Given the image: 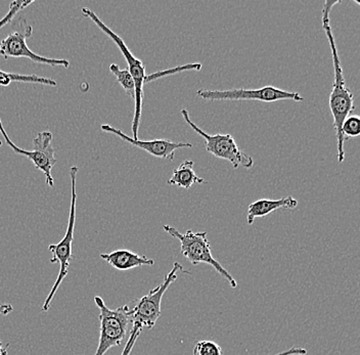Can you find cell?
I'll return each instance as SVG.
<instances>
[{
	"mask_svg": "<svg viewBox=\"0 0 360 355\" xmlns=\"http://www.w3.org/2000/svg\"><path fill=\"white\" fill-rule=\"evenodd\" d=\"M181 115L188 127L205 139V148L213 156L229 161L235 169H238L240 166L246 169H251L253 167V159L238 148L233 136L221 134L211 136L191 121L190 114L186 110H181Z\"/></svg>",
	"mask_w": 360,
	"mask_h": 355,
	"instance_id": "cell-8",
	"label": "cell"
},
{
	"mask_svg": "<svg viewBox=\"0 0 360 355\" xmlns=\"http://www.w3.org/2000/svg\"><path fill=\"white\" fill-rule=\"evenodd\" d=\"M13 82L34 83V84L46 85V86H56V80L51 78L39 77L37 75H22V74L8 73L0 70V85L8 86Z\"/></svg>",
	"mask_w": 360,
	"mask_h": 355,
	"instance_id": "cell-15",
	"label": "cell"
},
{
	"mask_svg": "<svg viewBox=\"0 0 360 355\" xmlns=\"http://www.w3.org/2000/svg\"><path fill=\"white\" fill-rule=\"evenodd\" d=\"M143 330L139 329V327L132 325L131 331H130L129 338H128L127 343H126L125 347H124L122 354L121 355H130L132 349H134L135 343H136L137 339H139V335L141 334Z\"/></svg>",
	"mask_w": 360,
	"mask_h": 355,
	"instance_id": "cell-21",
	"label": "cell"
},
{
	"mask_svg": "<svg viewBox=\"0 0 360 355\" xmlns=\"http://www.w3.org/2000/svg\"><path fill=\"white\" fill-rule=\"evenodd\" d=\"M33 28L24 18H19L11 23V32L0 41V56L8 60L10 58H26L35 64L46 66H60L69 68L70 62L62 58L42 57L33 53L27 39L32 36Z\"/></svg>",
	"mask_w": 360,
	"mask_h": 355,
	"instance_id": "cell-6",
	"label": "cell"
},
{
	"mask_svg": "<svg viewBox=\"0 0 360 355\" xmlns=\"http://www.w3.org/2000/svg\"><path fill=\"white\" fill-rule=\"evenodd\" d=\"M341 4V0L337 1H325L323 8V17H321V23L325 30L326 38L330 44V51H332L333 64H334V85L333 91L330 94V112H332L333 119H334V128L336 131L338 162L340 164L345 160V150H344V136L342 131L344 121L351 116L354 112V96L350 89L346 86L345 77H344L343 69L341 66L339 53H338L337 44L335 41L334 34H333L332 27H330V12L337 4Z\"/></svg>",
	"mask_w": 360,
	"mask_h": 355,
	"instance_id": "cell-1",
	"label": "cell"
},
{
	"mask_svg": "<svg viewBox=\"0 0 360 355\" xmlns=\"http://www.w3.org/2000/svg\"><path fill=\"white\" fill-rule=\"evenodd\" d=\"M0 134L8 143V147L15 154L26 157L27 159L32 162L35 168L44 173L47 186L51 188L55 186L51 172L56 164V159L55 148L53 146V136L51 131H41L35 136V138L33 139V150H24L15 146L8 134H6V129L2 125L1 119H0Z\"/></svg>",
	"mask_w": 360,
	"mask_h": 355,
	"instance_id": "cell-9",
	"label": "cell"
},
{
	"mask_svg": "<svg viewBox=\"0 0 360 355\" xmlns=\"http://www.w3.org/2000/svg\"><path fill=\"white\" fill-rule=\"evenodd\" d=\"M79 168L77 166H72L70 169V179H71V205H70L69 220H68V226L66 233L64 238L60 240L58 244H51L49 246V250L53 254L51 264H60V271H58V278L55 285L51 288L49 296L45 299L42 311H49L51 309V302L55 297L58 288L60 287L63 280L66 278L69 273V267L73 259V241L74 233H75L76 224V205H77V176Z\"/></svg>",
	"mask_w": 360,
	"mask_h": 355,
	"instance_id": "cell-2",
	"label": "cell"
},
{
	"mask_svg": "<svg viewBox=\"0 0 360 355\" xmlns=\"http://www.w3.org/2000/svg\"><path fill=\"white\" fill-rule=\"evenodd\" d=\"M197 96L206 101H257L262 103H274L280 101L303 102L304 98L298 92H290L274 86H264L257 89H233L227 91H210L201 89Z\"/></svg>",
	"mask_w": 360,
	"mask_h": 355,
	"instance_id": "cell-10",
	"label": "cell"
},
{
	"mask_svg": "<svg viewBox=\"0 0 360 355\" xmlns=\"http://www.w3.org/2000/svg\"><path fill=\"white\" fill-rule=\"evenodd\" d=\"M81 13L84 17L91 20L96 27L101 29L105 35L109 36L112 41L116 44L118 49L125 58L128 65V71L134 79L135 86V98H134V116L132 120V138L139 139V124H141V110H143V85H145L146 79V67L141 60L134 57V53L130 51L126 46L125 42L120 36L117 35L114 31L111 30L103 21L98 17L96 13L92 12L89 8H83Z\"/></svg>",
	"mask_w": 360,
	"mask_h": 355,
	"instance_id": "cell-3",
	"label": "cell"
},
{
	"mask_svg": "<svg viewBox=\"0 0 360 355\" xmlns=\"http://www.w3.org/2000/svg\"><path fill=\"white\" fill-rule=\"evenodd\" d=\"M10 347V344H6V345H4L0 341V355H8V348Z\"/></svg>",
	"mask_w": 360,
	"mask_h": 355,
	"instance_id": "cell-24",
	"label": "cell"
},
{
	"mask_svg": "<svg viewBox=\"0 0 360 355\" xmlns=\"http://www.w3.org/2000/svg\"><path fill=\"white\" fill-rule=\"evenodd\" d=\"M110 71L112 75L116 77L119 84L123 87L124 91L131 98H135V86L134 79H132L131 75H130L128 69H120L118 65L112 64L110 65Z\"/></svg>",
	"mask_w": 360,
	"mask_h": 355,
	"instance_id": "cell-16",
	"label": "cell"
},
{
	"mask_svg": "<svg viewBox=\"0 0 360 355\" xmlns=\"http://www.w3.org/2000/svg\"><path fill=\"white\" fill-rule=\"evenodd\" d=\"M344 136L356 138L360 134V119L357 116H349L342 127Z\"/></svg>",
	"mask_w": 360,
	"mask_h": 355,
	"instance_id": "cell-20",
	"label": "cell"
},
{
	"mask_svg": "<svg viewBox=\"0 0 360 355\" xmlns=\"http://www.w3.org/2000/svg\"><path fill=\"white\" fill-rule=\"evenodd\" d=\"M201 68V64H190L184 65V66L175 67V68L167 70V71L157 72V73L150 74V75L146 76L145 84L146 83L153 82V81L159 79V78L165 77V76L179 74V72L191 71V70L200 71Z\"/></svg>",
	"mask_w": 360,
	"mask_h": 355,
	"instance_id": "cell-18",
	"label": "cell"
},
{
	"mask_svg": "<svg viewBox=\"0 0 360 355\" xmlns=\"http://www.w3.org/2000/svg\"><path fill=\"white\" fill-rule=\"evenodd\" d=\"M33 0H30V1H27V0H22V1H11L10 4V11H8V13L0 20V29L6 27V25L13 23V19H15V15H18L20 12H22L25 8L30 6L31 4H33Z\"/></svg>",
	"mask_w": 360,
	"mask_h": 355,
	"instance_id": "cell-17",
	"label": "cell"
},
{
	"mask_svg": "<svg viewBox=\"0 0 360 355\" xmlns=\"http://www.w3.org/2000/svg\"><path fill=\"white\" fill-rule=\"evenodd\" d=\"M197 183H206V181L195 174L193 162L191 160L182 162L176 169L173 170L172 176L168 181L170 186H179L184 190H188Z\"/></svg>",
	"mask_w": 360,
	"mask_h": 355,
	"instance_id": "cell-14",
	"label": "cell"
},
{
	"mask_svg": "<svg viewBox=\"0 0 360 355\" xmlns=\"http://www.w3.org/2000/svg\"><path fill=\"white\" fill-rule=\"evenodd\" d=\"M298 206V201L292 195L281 198L278 200L260 199L253 202L248 207L247 224L249 226L254 224L256 218L267 217L278 209L292 210Z\"/></svg>",
	"mask_w": 360,
	"mask_h": 355,
	"instance_id": "cell-12",
	"label": "cell"
},
{
	"mask_svg": "<svg viewBox=\"0 0 360 355\" xmlns=\"http://www.w3.org/2000/svg\"><path fill=\"white\" fill-rule=\"evenodd\" d=\"M1 146H2V141H0V147H1Z\"/></svg>",
	"mask_w": 360,
	"mask_h": 355,
	"instance_id": "cell-25",
	"label": "cell"
},
{
	"mask_svg": "<svg viewBox=\"0 0 360 355\" xmlns=\"http://www.w3.org/2000/svg\"><path fill=\"white\" fill-rule=\"evenodd\" d=\"M163 229L171 237L179 240L182 255L191 264H205L211 265L222 278H224L229 282L233 289L238 288V283H236L233 276L222 266L220 262H218L213 257V254L211 252L210 243L207 239V231L195 233V231L188 229L186 233H181L171 226H163Z\"/></svg>",
	"mask_w": 360,
	"mask_h": 355,
	"instance_id": "cell-4",
	"label": "cell"
},
{
	"mask_svg": "<svg viewBox=\"0 0 360 355\" xmlns=\"http://www.w3.org/2000/svg\"><path fill=\"white\" fill-rule=\"evenodd\" d=\"M101 129L103 132L112 134L119 136L122 141L130 145L134 146L135 148L145 150L152 156L157 158L169 159L173 160L174 159L175 152L179 149H191L193 148L191 143H175V141H169V139H154V141H141V139H134L130 136H126L121 130L111 127V125H101Z\"/></svg>",
	"mask_w": 360,
	"mask_h": 355,
	"instance_id": "cell-11",
	"label": "cell"
},
{
	"mask_svg": "<svg viewBox=\"0 0 360 355\" xmlns=\"http://www.w3.org/2000/svg\"><path fill=\"white\" fill-rule=\"evenodd\" d=\"M101 259L105 260L118 271H130L141 266H153L155 262L146 256L131 252L129 250H116L111 253L101 254Z\"/></svg>",
	"mask_w": 360,
	"mask_h": 355,
	"instance_id": "cell-13",
	"label": "cell"
},
{
	"mask_svg": "<svg viewBox=\"0 0 360 355\" xmlns=\"http://www.w3.org/2000/svg\"><path fill=\"white\" fill-rule=\"evenodd\" d=\"M307 354V350L302 347H292L290 349L285 350V351L280 352V354L274 355H306Z\"/></svg>",
	"mask_w": 360,
	"mask_h": 355,
	"instance_id": "cell-22",
	"label": "cell"
},
{
	"mask_svg": "<svg viewBox=\"0 0 360 355\" xmlns=\"http://www.w3.org/2000/svg\"><path fill=\"white\" fill-rule=\"evenodd\" d=\"M13 307L11 304H2L0 305V314L1 316H8L11 311H13Z\"/></svg>",
	"mask_w": 360,
	"mask_h": 355,
	"instance_id": "cell-23",
	"label": "cell"
},
{
	"mask_svg": "<svg viewBox=\"0 0 360 355\" xmlns=\"http://www.w3.org/2000/svg\"><path fill=\"white\" fill-rule=\"evenodd\" d=\"M184 271V266L179 262L173 264L170 273L164 278V282L155 289L150 290V293L134 301V309H130L132 325L143 330L145 328L153 329L156 325L158 320L161 316L162 299L165 295L169 287L177 280L179 271Z\"/></svg>",
	"mask_w": 360,
	"mask_h": 355,
	"instance_id": "cell-7",
	"label": "cell"
},
{
	"mask_svg": "<svg viewBox=\"0 0 360 355\" xmlns=\"http://www.w3.org/2000/svg\"><path fill=\"white\" fill-rule=\"evenodd\" d=\"M94 302L100 309L101 321L100 340L94 355H105L108 350L123 342L128 328L132 325L131 314L128 305L110 309L105 301L98 296L94 297Z\"/></svg>",
	"mask_w": 360,
	"mask_h": 355,
	"instance_id": "cell-5",
	"label": "cell"
},
{
	"mask_svg": "<svg viewBox=\"0 0 360 355\" xmlns=\"http://www.w3.org/2000/svg\"><path fill=\"white\" fill-rule=\"evenodd\" d=\"M193 355H224L222 348L213 341H199L193 347Z\"/></svg>",
	"mask_w": 360,
	"mask_h": 355,
	"instance_id": "cell-19",
	"label": "cell"
}]
</instances>
